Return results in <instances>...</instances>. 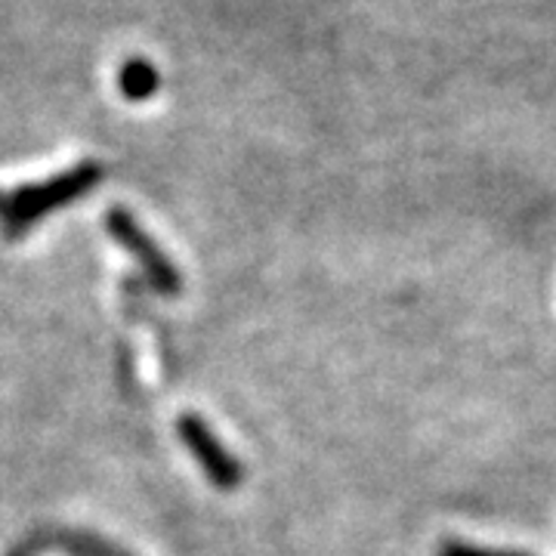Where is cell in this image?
Instances as JSON below:
<instances>
[{
  "label": "cell",
  "instance_id": "cell-2",
  "mask_svg": "<svg viewBox=\"0 0 556 556\" xmlns=\"http://www.w3.org/2000/svg\"><path fill=\"white\" fill-rule=\"evenodd\" d=\"M105 226H109V236L118 241L127 254H134L139 269L149 278V285L155 291H161V294H167V298H177L179 291H182L179 269L167 260V254L161 251L159 244L152 241V236L134 219V214L124 211V207H112L109 217H105Z\"/></svg>",
  "mask_w": 556,
  "mask_h": 556
},
{
  "label": "cell",
  "instance_id": "cell-1",
  "mask_svg": "<svg viewBox=\"0 0 556 556\" xmlns=\"http://www.w3.org/2000/svg\"><path fill=\"white\" fill-rule=\"evenodd\" d=\"M102 179V167L97 161H80L75 167L62 170L56 177L43 179L38 186H22L16 192L0 199V219L10 236H22L40 217L60 211L72 201L84 199Z\"/></svg>",
  "mask_w": 556,
  "mask_h": 556
},
{
  "label": "cell",
  "instance_id": "cell-5",
  "mask_svg": "<svg viewBox=\"0 0 556 556\" xmlns=\"http://www.w3.org/2000/svg\"><path fill=\"white\" fill-rule=\"evenodd\" d=\"M439 556H529L517 551H489V547H473V544H460V541H445L439 547Z\"/></svg>",
  "mask_w": 556,
  "mask_h": 556
},
{
  "label": "cell",
  "instance_id": "cell-4",
  "mask_svg": "<svg viewBox=\"0 0 556 556\" xmlns=\"http://www.w3.org/2000/svg\"><path fill=\"white\" fill-rule=\"evenodd\" d=\"M161 87V75L159 68L152 65L149 60H127L118 68V90L124 100L130 102H146L152 100L159 93Z\"/></svg>",
  "mask_w": 556,
  "mask_h": 556
},
{
  "label": "cell",
  "instance_id": "cell-3",
  "mask_svg": "<svg viewBox=\"0 0 556 556\" xmlns=\"http://www.w3.org/2000/svg\"><path fill=\"white\" fill-rule=\"evenodd\" d=\"M177 433L189 455L195 457L204 477L217 485L219 492H232L241 485V467L232 452L217 439V433L199 415H182L177 420Z\"/></svg>",
  "mask_w": 556,
  "mask_h": 556
}]
</instances>
